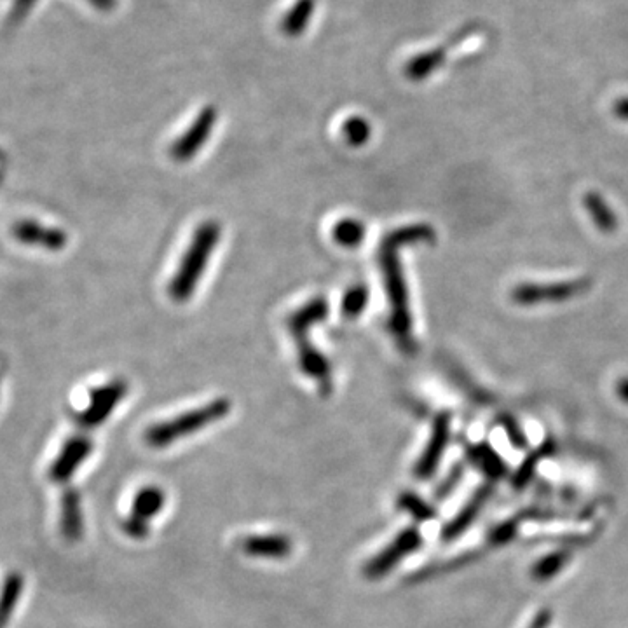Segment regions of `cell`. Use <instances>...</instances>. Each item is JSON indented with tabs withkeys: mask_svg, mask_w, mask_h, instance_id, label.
<instances>
[{
	"mask_svg": "<svg viewBox=\"0 0 628 628\" xmlns=\"http://www.w3.org/2000/svg\"><path fill=\"white\" fill-rule=\"evenodd\" d=\"M328 316V302L325 297H314L308 304L297 309L288 318L290 334L297 344L299 367L302 372L320 386L321 393L328 395L332 390V367L327 358L316 349L309 332L311 328Z\"/></svg>",
	"mask_w": 628,
	"mask_h": 628,
	"instance_id": "obj_2",
	"label": "cell"
},
{
	"mask_svg": "<svg viewBox=\"0 0 628 628\" xmlns=\"http://www.w3.org/2000/svg\"><path fill=\"white\" fill-rule=\"evenodd\" d=\"M370 133H372V128H370V123L365 117H349L348 121L342 126V135L346 138V142L349 145H353V147L367 144Z\"/></svg>",
	"mask_w": 628,
	"mask_h": 628,
	"instance_id": "obj_26",
	"label": "cell"
},
{
	"mask_svg": "<svg viewBox=\"0 0 628 628\" xmlns=\"http://www.w3.org/2000/svg\"><path fill=\"white\" fill-rule=\"evenodd\" d=\"M552 622V613L550 611H541L531 623V628H547L548 623Z\"/></svg>",
	"mask_w": 628,
	"mask_h": 628,
	"instance_id": "obj_33",
	"label": "cell"
},
{
	"mask_svg": "<svg viewBox=\"0 0 628 628\" xmlns=\"http://www.w3.org/2000/svg\"><path fill=\"white\" fill-rule=\"evenodd\" d=\"M437 231L428 224L400 227L388 234L379 248V264L384 276V287L390 301V330L395 337L398 348L403 353H412L416 348L414 332H412V314H410L409 290L403 276L400 262V248L417 245V243H433Z\"/></svg>",
	"mask_w": 628,
	"mask_h": 628,
	"instance_id": "obj_1",
	"label": "cell"
},
{
	"mask_svg": "<svg viewBox=\"0 0 628 628\" xmlns=\"http://www.w3.org/2000/svg\"><path fill=\"white\" fill-rule=\"evenodd\" d=\"M451 433V412H447V410L438 412L437 416L433 417V423H431V435L428 438V444L424 447L423 454L417 459L414 471H412L416 480L426 482V480L435 477L438 466L442 463V458L447 451V445L451 442Z\"/></svg>",
	"mask_w": 628,
	"mask_h": 628,
	"instance_id": "obj_9",
	"label": "cell"
},
{
	"mask_svg": "<svg viewBox=\"0 0 628 628\" xmlns=\"http://www.w3.org/2000/svg\"><path fill=\"white\" fill-rule=\"evenodd\" d=\"M499 424L505 430L506 437L510 440V444L513 445V449H519V451L527 449L529 442H527L526 433L520 428L515 417L503 414V416L499 417Z\"/></svg>",
	"mask_w": 628,
	"mask_h": 628,
	"instance_id": "obj_29",
	"label": "cell"
},
{
	"mask_svg": "<svg viewBox=\"0 0 628 628\" xmlns=\"http://www.w3.org/2000/svg\"><path fill=\"white\" fill-rule=\"evenodd\" d=\"M93 451V440L91 437H82L74 433L72 437L63 444L62 451L58 452L53 465L49 468V478L55 484H65L70 478L76 475V471L81 468L89 454Z\"/></svg>",
	"mask_w": 628,
	"mask_h": 628,
	"instance_id": "obj_12",
	"label": "cell"
},
{
	"mask_svg": "<svg viewBox=\"0 0 628 628\" xmlns=\"http://www.w3.org/2000/svg\"><path fill=\"white\" fill-rule=\"evenodd\" d=\"M553 449H555V445H553L552 442H543L536 451L529 452L527 458L520 463L519 468L515 471V475H512L513 487L519 489V491L520 489H524V487L531 482V478L534 477L536 470H538L541 459L550 456Z\"/></svg>",
	"mask_w": 628,
	"mask_h": 628,
	"instance_id": "obj_22",
	"label": "cell"
},
{
	"mask_svg": "<svg viewBox=\"0 0 628 628\" xmlns=\"http://www.w3.org/2000/svg\"><path fill=\"white\" fill-rule=\"evenodd\" d=\"M421 547H423L421 531L416 526L403 527L390 545H386L381 552L367 560V564L363 566V576L370 581L383 580Z\"/></svg>",
	"mask_w": 628,
	"mask_h": 628,
	"instance_id": "obj_6",
	"label": "cell"
},
{
	"mask_svg": "<svg viewBox=\"0 0 628 628\" xmlns=\"http://www.w3.org/2000/svg\"><path fill=\"white\" fill-rule=\"evenodd\" d=\"M335 243L344 246V248H356L363 243L367 229L360 220L342 219L335 224L334 231Z\"/></svg>",
	"mask_w": 628,
	"mask_h": 628,
	"instance_id": "obj_24",
	"label": "cell"
},
{
	"mask_svg": "<svg viewBox=\"0 0 628 628\" xmlns=\"http://www.w3.org/2000/svg\"><path fill=\"white\" fill-rule=\"evenodd\" d=\"M369 299L370 292L367 285L358 283L355 287L348 288V292L342 297V314H344L346 318H349V320L358 318V316L365 311V308H367Z\"/></svg>",
	"mask_w": 628,
	"mask_h": 628,
	"instance_id": "obj_25",
	"label": "cell"
},
{
	"mask_svg": "<svg viewBox=\"0 0 628 628\" xmlns=\"http://www.w3.org/2000/svg\"><path fill=\"white\" fill-rule=\"evenodd\" d=\"M0 388H2V372H0Z\"/></svg>",
	"mask_w": 628,
	"mask_h": 628,
	"instance_id": "obj_35",
	"label": "cell"
},
{
	"mask_svg": "<svg viewBox=\"0 0 628 628\" xmlns=\"http://www.w3.org/2000/svg\"><path fill=\"white\" fill-rule=\"evenodd\" d=\"M220 226L215 220L203 222L192 236L191 245L185 252L184 259L178 266L177 273L171 278L168 294L177 302L191 299L198 288L201 276L206 271L208 260L212 259L215 248L219 245Z\"/></svg>",
	"mask_w": 628,
	"mask_h": 628,
	"instance_id": "obj_3",
	"label": "cell"
},
{
	"mask_svg": "<svg viewBox=\"0 0 628 628\" xmlns=\"http://www.w3.org/2000/svg\"><path fill=\"white\" fill-rule=\"evenodd\" d=\"M396 506H398V510L409 513L417 524H426V522H431L438 517L435 506L430 505L426 499L421 498L414 491L400 492V496L396 499Z\"/></svg>",
	"mask_w": 628,
	"mask_h": 628,
	"instance_id": "obj_21",
	"label": "cell"
},
{
	"mask_svg": "<svg viewBox=\"0 0 628 628\" xmlns=\"http://www.w3.org/2000/svg\"><path fill=\"white\" fill-rule=\"evenodd\" d=\"M616 395L620 396V400L628 405V377H623L616 383Z\"/></svg>",
	"mask_w": 628,
	"mask_h": 628,
	"instance_id": "obj_34",
	"label": "cell"
},
{
	"mask_svg": "<svg viewBox=\"0 0 628 628\" xmlns=\"http://www.w3.org/2000/svg\"><path fill=\"white\" fill-rule=\"evenodd\" d=\"M519 519L505 520L499 522L498 526L492 527L487 533V543L491 547H505L510 541L515 540V536L519 534Z\"/></svg>",
	"mask_w": 628,
	"mask_h": 628,
	"instance_id": "obj_28",
	"label": "cell"
},
{
	"mask_svg": "<svg viewBox=\"0 0 628 628\" xmlns=\"http://www.w3.org/2000/svg\"><path fill=\"white\" fill-rule=\"evenodd\" d=\"M314 9H316L314 0H297L283 16L280 23L281 32L287 37H299L304 34L313 20Z\"/></svg>",
	"mask_w": 628,
	"mask_h": 628,
	"instance_id": "obj_19",
	"label": "cell"
},
{
	"mask_svg": "<svg viewBox=\"0 0 628 628\" xmlns=\"http://www.w3.org/2000/svg\"><path fill=\"white\" fill-rule=\"evenodd\" d=\"M23 594V576L18 573L9 574L0 592V628H6L18 608Z\"/></svg>",
	"mask_w": 628,
	"mask_h": 628,
	"instance_id": "obj_20",
	"label": "cell"
},
{
	"mask_svg": "<svg viewBox=\"0 0 628 628\" xmlns=\"http://www.w3.org/2000/svg\"><path fill=\"white\" fill-rule=\"evenodd\" d=\"M590 287H592L590 278L559 283H520L512 290V301L519 306L566 302L585 294Z\"/></svg>",
	"mask_w": 628,
	"mask_h": 628,
	"instance_id": "obj_7",
	"label": "cell"
},
{
	"mask_svg": "<svg viewBox=\"0 0 628 628\" xmlns=\"http://www.w3.org/2000/svg\"><path fill=\"white\" fill-rule=\"evenodd\" d=\"M569 557L571 555L566 550H559V552L548 553L545 557H541L540 560H536L534 566L531 567V574H533L534 580H552L567 566Z\"/></svg>",
	"mask_w": 628,
	"mask_h": 628,
	"instance_id": "obj_23",
	"label": "cell"
},
{
	"mask_svg": "<svg viewBox=\"0 0 628 628\" xmlns=\"http://www.w3.org/2000/svg\"><path fill=\"white\" fill-rule=\"evenodd\" d=\"M463 480H465V465L456 463L451 470L447 471V475L440 480V484L437 485L435 499L444 501V499L451 498Z\"/></svg>",
	"mask_w": 628,
	"mask_h": 628,
	"instance_id": "obj_27",
	"label": "cell"
},
{
	"mask_svg": "<svg viewBox=\"0 0 628 628\" xmlns=\"http://www.w3.org/2000/svg\"><path fill=\"white\" fill-rule=\"evenodd\" d=\"M37 2L39 0H14L13 7L9 11V25H18L25 20Z\"/></svg>",
	"mask_w": 628,
	"mask_h": 628,
	"instance_id": "obj_30",
	"label": "cell"
},
{
	"mask_svg": "<svg viewBox=\"0 0 628 628\" xmlns=\"http://www.w3.org/2000/svg\"><path fill=\"white\" fill-rule=\"evenodd\" d=\"M241 550L260 559H287L294 550L287 534H250L241 540Z\"/></svg>",
	"mask_w": 628,
	"mask_h": 628,
	"instance_id": "obj_15",
	"label": "cell"
},
{
	"mask_svg": "<svg viewBox=\"0 0 628 628\" xmlns=\"http://www.w3.org/2000/svg\"><path fill=\"white\" fill-rule=\"evenodd\" d=\"M86 2H88L89 6H93L98 11H103V13L114 11L117 4H119V0H86Z\"/></svg>",
	"mask_w": 628,
	"mask_h": 628,
	"instance_id": "obj_31",
	"label": "cell"
},
{
	"mask_svg": "<svg viewBox=\"0 0 628 628\" xmlns=\"http://www.w3.org/2000/svg\"><path fill=\"white\" fill-rule=\"evenodd\" d=\"M494 494V485L482 484L477 487V491L471 494L463 508L452 517L440 531V540L444 543H451L461 538L463 534L473 526V522L480 517V513L484 510L485 505L489 503V499Z\"/></svg>",
	"mask_w": 628,
	"mask_h": 628,
	"instance_id": "obj_13",
	"label": "cell"
},
{
	"mask_svg": "<svg viewBox=\"0 0 628 628\" xmlns=\"http://www.w3.org/2000/svg\"><path fill=\"white\" fill-rule=\"evenodd\" d=\"M126 395H128V383L123 379H114L89 391L86 409H82L74 419L77 435L89 437L91 431L100 428L112 416V412L117 409L119 403L123 402Z\"/></svg>",
	"mask_w": 628,
	"mask_h": 628,
	"instance_id": "obj_5",
	"label": "cell"
},
{
	"mask_svg": "<svg viewBox=\"0 0 628 628\" xmlns=\"http://www.w3.org/2000/svg\"><path fill=\"white\" fill-rule=\"evenodd\" d=\"M217 124V109L215 107H205L199 112V116L194 119V123L189 126L182 137L178 138L175 144L171 145V156L175 161H189L205 147L208 138L213 133V128Z\"/></svg>",
	"mask_w": 628,
	"mask_h": 628,
	"instance_id": "obj_11",
	"label": "cell"
},
{
	"mask_svg": "<svg viewBox=\"0 0 628 628\" xmlns=\"http://www.w3.org/2000/svg\"><path fill=\"white\" fill-rule=\"evenodd\" d=\"M60 529H62L63 538L69 541H79L84 534L81 494L74 487L63 491Z\"/></svg>",
	"mask_w": 628,
	"mask_h": 628,
	"instance_id": "obj_17",
	"label": "cell"
},
{
	"mask_svg": "<svg viewBox=\"0 0 628 628\" xmlns=\"http://www.w3.org/2000/svg\"><path fill=\"white\" fill-rule=\"evenodd\" d=\"M465 456L466 461L475 466L478 471H482L489 482L508 475V465L505 459L501 458L487 442L466 445Z\"/></svg>",
	"mask_w": 628,
	"mask_h": 628,
	"instance_id": "obj_16",
	"label": "cell"
},
{
	"mask_svg": "<svg viewBox=\"0 0 628 628\" xmlns=\"http://www.w3.org/2000/svg\"><path fill=\"white\" fill-rule=\"evenodd\" d=\"M166 494L157 485H147L135 494L131 512L123 520V531L133 540H144L151 533V520L163 512Z\"/></svg>",
	"mask_w": 628,
	"mask_h": 628,
	"instance_id": "obj_8",
	"label": "cell"
},
{
	"mask_svg": "<svg viewBox=\"0 0 628 628\" xmlns=\"http://www.w3.org/2000/svg\"><path fill=\"white\" fill-rule=\"evenodd\" d=\"M613 112H615V116L618 117V119L628 121V96L620 98V100L613 105Z\"/></svg>",
	"mask_w": 628,
	"mask_h": 628,
	"instance_id": "obj_32",
	"label": "cell"
},
{
	"mask_svg": "<svg viewBox=\"0 0 628 628\" xmlns=\"http://www.w3.org/2000/svg\"><path fill=\"white\" fill-rule=\"evenodd\" d=\"M471 30H473V27H466L463 32H459V34L452 39L449 46H440V48L430 49V51H424V53H419V55L414 56V58H410L409 62L405 63V76L409 77L410 81H424L426 77L435 74V72L444 65L449 48L456 46L459 41H463L466 35L471 34Z\"/></svg>",
	"mask_w": 628,
	"mask_h": 628,
	"instance_id": "obj_14",
	"label": "cell"
},
{
	"mask_svg": "<svg viewBox=\"0 0 628 628\" xmlns=\"http://www.w3.org/2000/svg\"><path fill=\"white\" fill-rule=\"evenodd\" d=\"M583 206H585L590 219L594 222V226L601 233L611 234L618 229V217H616L613 208L606 203V199L602 198L601 194L587 192L583 196Z\"/></svg>",
	"mask_w": 628,
	"mask_h": 628,
	"instance_id": "obj_18",
	"label": "cell"
},
{
	"mask_svg": "<svg viewBox=\"0 0 628 628\" xmlns=\"http://www.w3.org/2000/svg\"><path fill=\"white\" fill-rule=\"evenodd\" d=\"M13 238L21 245L41 248L51 253H58L69 246V234L62 227L49 226L46 222L35 219H21L14 222Z\"/></svg>",
	"mask_w": 628,
	"mask_h": 628,
	"instance_id": "obj_10",
	"label": "cell"
},
{
	"mask_svg": "<svg viewBox=\"0 0 628 628\" xmlns=\"http://www.w3.org/2000/svg\"><path fill=\"white\" fill-rule=\"evenodd\" d=\"M229 412L231 402L227 398H217L199 409L189 410L163 423L152 424L145 431V444L152 449H164L175 444L180 438L191 437L194 433L208 428L210 424L219 423Z\"/></svg>",
	"mask_w": 628,
	"mask_h": 628,
	"instance_id": "obj_4",
	"label": "cell"
}]
</instances>
